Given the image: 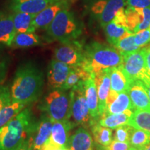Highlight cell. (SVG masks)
Instances as JSON below:
<instances>
[{"label": "cell", "mask_w": 150, "mask_h": 150, "mask_svg": "<svg viewBox=\"0 0 150 150\" xmlns=\"http://www.w3.org/2000/svg\"><path fill=\"white\" fill-rule=\"evenodd\" d=\"M44 83V72L35 63H22L17 69L11 85V102L29 106L36 102L42 95Z\"/></svg>", "instance_id": "6da1fadb"}, {"label": "cell", "mask_w": 150, "mask_h": 150, "mask_svg": "<svg viewBox=\"0 0 150 150\" xmlns=\"http://www.w3.org/2000/svg\"><path fill=\"white\" fill-rule=\"evenodd\" d=\"M35 121L29 107L0 128V150H19L28 142Z\"/></svg>", "instance_id": "7a4b0ae2"}, {"label": "cell", "mask_w": 150, "mask_h": 150, "mask_svg": "<svg viewBox=\"0 0 150 150\" xmlns=\"http://www.w3.org/2000/svg\"><path fill=\"white\" fill-rule=\"evenodd\" d=\"M83 50L81 67L91 74L119 67L123 63V55L114 46L94 41L84 45Z\"/></svg>", "instance_id": "3957f363"}, {"label": "cell", "mask_w": 150, "mask_h": 150, "mask_svg": "<svg viewBox=\"0 0 150 150\" xmlns=\"http://www.w3.org/2000/svg\"><path fill=\"white\" fill-rule=\"evenodd\" d=\"M83 31V26L70 6L60 11L45 29L46 40L61 43L77 40Z\"/></svg>", "instance_id": "277c9868"}, {"label": "cell", "mask_w": 150, "mask_h": 150, "mask_svg": "<svg viewBox=\"0 0 150 150\" xmlns=\"http://www.w3.org/2000/svg\"><path fill=\"white\" fill-rule=\"evenodd\" d=\"M40 108L52 121L67 120L71 118L70 91L54 89L45 97Z\"/></svg>", "instance_id": "5b68a950"}, {"label": "cell", "mask_w": 150, "mask_h": 150, "mask_svg": "<svg viewBox=\"0 0 150 150\" xmlns=\"http://www.w3.org/2000/svg\"><path fill=\"white\" fill-rule=\"evenodd\" d=\"M126 6V0H87L86 12L90 18L104 27L113 20Z\"/></svg>", "instance_id": "8992f818"}, {"label": "cell", "mask_w": 150, "mask_h": 150, "mask_svg": "<svg viewBox=\"0 0 150 150\" xmlns=\"http://www.w3.org/2000/svg\"><path fill=\"white\" fill-rule=\"evenodd\" d=\"M121 67L129 84L136 80L142 81L144 83L150 80V74L146 67L144 48L123 54Z\"/></svg>", "instance_id": "52a82bcc"}, {"label": "cell", "mask_w": 150, "mask_h": 150, "mask_svg": "<svg viewBox=\"0 0 150 150\" xmlns=\"http://www.w3.org/2000/svg\"><path fill=\"white\" fill-rule=\"evenodd\" d=\"M71 118L76 125L91 127L92 120L85 95V83L75 86L70 90Z\"/></svg>", "instance_id": "ba28073f"}, {"label": "cell", "mask_w": 150, "mask_h": 150, "mask_svg": "<svg viewBox=\"0 0 150 150\" xmlns=\"http://www.w3.org/2000/svg\"><path fill=\"white\" fill-rule=\"evenodd\" d=\"M84 45L77 40L62 42L54 50V59L71 67H81L84 61Z\"/></svg>", "instance_id": "9c48e42d"}, {"label": "cell", "mask_w": 150, "mask_h": 150, "mask_svg": "<svg viewBox=\"0 0 150 150\" xmlns=\"http://www.w3.org/2000/svg\"><path fill=\"white\" fill-rule=\"evenodd\" d=\"M53 121L43 112L38 120L33 123L28 144L32 150H40L42 146L50 139Z\"/></svg>", "instance_id": "30bf717a"}, {"label": "cell", "mask_w": 150, "mask_h": 150, "mask_svg": "<svg viewBox=\"0 0 150 150\" xmlns=\"http://www.w3.org/2000/svg\"><path fill=\"white\" fill-rule=\"evenodd\" d=\"M72 67L63 62L53 59L50 63L47 70V83L52 89L62 88L66 81Z\"/></svg>", "instance_id": "8fae6325"}, {"label": "cell", "mask_w": 150, "mask_h": 150, "mask_svg": "<svg viewBox=\"0 0 150 150\" xmlns=\"http://www.w3.org/2000/svg\"><path fill=\"white\" fill-rule=\"evenodd\" d=\"M72 1L73 0H59L35 15L33 20L35 29L45 30L60 11L67 7H70Z\"/></svg>", "instance_id": "7c38bea8"}, {"label": "cell", "mask_w": 150, "mask_h": 150, "mask_svg": "<svg viewBox=\"0 0 150 150\" xmlns=\"http://www.w3.org/2000/svg\"><path fill=\"white\" fill-rule=\"evenodd\" d=\"M59 0H8L11 12H23L37 15L49 6Z\"/></svg>", "instance_id": "4fadbf2b"}, {"label": "cell", "mask_w": 150, "mask_h": 150, "mask_svg": "<svg viewBox=\"0 0 150 150\" xmlns=\"http://www.w3.org/2000/svg\"><path fill=\"white\" fill-rule=\"evenodd\" d=\"M129 97L134 109L150 111V99L144 83L140 80H136L129 84L127 89Z\"/></svg>", "instance_id": "5bb4252c"}, {"label": "cell", "mask_w": 150, "mask_h": 150, "mask_svg": "<svg viewBox=\"0 0 150 150\" xmlns=\"http://www.w3.org/2000/svg\"><path fill=\"white\" fill-rule=\"evenodd\" d=\"M110 70L111 69L103 70L95 75V81L97 88V96H98L99 112L100 117L106 110V99L110 90Z\"/></svg>", "instance_id": "9a60e30c"}, {"label": "cell", "mask_w": 150, "mask_h": 150, "mask_svg": "<svg viewBox=\"0 0 150 150\" xmlns=\"http://www.w3.org/2000/svg\"><path fill=\"white\" fill-rule=\"evenodd\" d=\"M75 126H76V124L70 120L54 121L50 139L56 145L67 147L70 138V131Z\"/></svg>", "instance_id": "2e32d148"}, {"label": "cell", "mask_w": 150, "mask_h": 150, "mask_svg": "<svg viewBox=\"0 0 150 150\" xmlns=\"http://www.w3.org/2000/svg\"><path fill=\"white\" fill-rule=\"evenodd\" d=\"M85 95L92 120V125H93V124L98 122L99 118L100 117L99 112L98 96H97V91L94 74L92 75L91 77L86 81Z\"/></svg>", "instance_id": "e0dca14e"}, {"label": "cell", "mask_w": 150, "mask_h": 150, "mask_svg": "<svg viewBox=\"0 0 150 150\" xmlns=\"http://www.w3.org/2000/svg\"><path fill=\"white\" fill-rule=\"evenodd\" d=\"M67 147L71 150H94L93 137L85 127H79L70 137Z\"/></svg>", "instance_id": "ac0fdd59"}, {"label": "cell", "mask_w": 150, "mask_h": 150, "mask_svg": "<svg viewBox=\"0 0 150 150\" xmlns=\"http://www.w3.org/2000/svg\"><path fill=\"white\" fill-rule=\"evenodd\" d=\"M16 34L11 12L0 10V44L11 47Z\"/></svg>", "instance_id": "d6986e66"}, {"label": "cell", "mask_w": 150, "mask_h": 150, "mask_svg": "<svg viewBox=\"0 0 150 150\" xmlns=\"http://www.w3.org/2000/svg\"><path fill=\"white\" fill-rule=\"evenodd\" d=\"M103 29L107 41L112 46H115L116 43L123 38L134 33L127 27L120 24L115 19L104 25Z\"/></svg>", "instance_id": "ffe728a7"}, {"label": "cell", "mask_w": 150, "mask_h": 150, "mask_svg": "<svg viewBox=\"0 0 150 150\" xmlns=\"http://www.w3.org/2000/svg\"><path fill=\"white\" fill-rule=\"evenodd\" d=\"M134 111L133 110H127L120 113L103 115L98 120V123L103 127L115 129L122 125H128L129 119Z\"/></svg>", "instance_id": "44dd1931"}, {"label": "cell", "mask_w": 150, "mask_h": 150, "mask_svg": "<svg viewBox=\"0 0 150 150\" xmlns=\"http://www.w3.org/2000/svg\"><path fill=\"white\" fill-rule=\"evenodd\" d=\"M16 33L35 32L33 24L35 15L23 12H11Z\"/></svg>", "instance_id": "7402d4cb"}, {"label": "cell", "mask_w": 150, "mask_h": 150, "mask_svg": "<svg viewBox=\"0 0 150 150\" xmlns=\"http://www.w3.org/2000/svg\"><path fill=\"white\" fill-rule=\"evenodd\" d=\"M92 75L82 67H72L62 89L69 91L75 86L83 85Z\"/></svg>", "instance_id": "603a6c76"}, {"label": "cell", "mask_w": 150, "mask_h": 150, "mask_svg": "<svg viewBox=\"0 0 150 150\" xmlns=\"http://www.w3.org/2000/svg\"><path fill=\"white\" fill-rule=\"evenodd\" d=\"M127 110H135L129 94L127 91H125L118 94L115 100L106 107L103 115L120 113Z\"/></svg>", "instance_id": "cb8c5ba5"}, {"label": "cell", "mask_w": 150, "mask_h": 150, "mask_svg": "<svg viewBox=\"0 0 150 150\" xmlns=\"http://www.w3.org/2000/svg\"><path fill=\"white\" fill-rule=\"evenodd\" d=\"M41 45V39L35 32L16 33L11 42L13 48H27Z\"/></svg>", "instance_id": "d4e9b609"}, {"label": "cell", "mask_w": 150, "mask_h": 150, "mask_svg": "<svg viewBox=\"0 0 150 150\" xmlns=\"http://www.w3.org/2000/svg\"><path fill=\"white\" fill-rule=\"evenodd\" d=\"M110 88L117 93L127 91L129 83L122 70L121 65L112 68L110 71Z\"/></svg>", "instance_id": "484cf974"}, {"label": "cell", "mask_w": 150, "mask_h": 150, "mask_svg": "<svg viewBox=\"0 0 150 150\" xmlns=\"http://www.w3.org/2000/svg\"><path fill=\"white\" fill-rule=\"evenodd\" d=\"M128 125L134 129L150 133V111L136 109L129 119Z\"/></svg>", "instance_id": "4316f807"}, {"label": "cell", "mask_w": 150, "mask_h": 150, "mask_svg": "<svg viewBox=\"0 0 150 150\" xmlns=\"http://www.w3.org/2000/svg\"><path fill=\"white\" fill-rule=\"evenodd\" d=\"M94 140L102 147L109 145L112 141V131L111 129L103 127L98 122L93 124L91 126Z\"/></svg>", "instance_id": "83f0119b"}, {"label": "cell", "mask_w": 150, "mask_h": 150, "mask_svg": "<svg viewBox=\"0 0 150 150\" xmlns=\"http://www.w3.org/2000/svg\"><path fill=\"white\" fill-rule=\"evenodd\" d=\"M27 106L26 105L18 102H11L6 105L0 110V128L8 123L13 118Z\"/></svg>", "instance_id": "f1b7e54d"}, {"label": "cell", "mask_w": 150, "mask_h": 150, "mask_svg": "<svg viewBox=\"0 0 150 150\" xmlns=\"http://www.w3.org/2000/svg\"><path fill=\"white\" fill-rule=\"evenodd\" d=\"M150 142V133L147 131L134 129L129 143L131 147L140 149Z\"/></svg>", "instance_id": "f546056e"}, {"label": "cell", "mask_w": 150, "mask_h": 150, "mask_svg": "<svg viewBox=\"0 0 150 150\" xmlns=\"http://www.w3.org/2000/svg\"><path fill=\"white\" fill-rule=\"evenodd\" d=\"M114 47L119 50L122 55L138 51L141 49V47L137 46L135 43V33H131L123 38L120 40L118 41Z\"/></svg>", "instance_id": "4dcf8cb0"}, {"label": "cell", "mask_w": 150, "mask_h": 150, "mask_svg": "<svg viewBox=\"0 0 150 150\" xmlns=\"http://www.w3.org/2000/svg\"><path fill=\"white\" fill-rule=\"evenodd\" d=\"M134 127L129 125H125L115 129L114 133L113 140L117 141L129 142L131 134L134 131Z\"/></svg>", "instance_id": "1f68e13d"}, {"label": "cell", "mask_w": 150, "mask_h": 150, "mask_svg": "<svg viewBox=\"0 0 150 150\" xmlns=\"http://www.w3.org/2000/svg\"><path fill=\"white\" fill-rule=\"evenodd\" d=\"M150 42V29L142 30L135 33V43L139 47H142Z\"/></svg>", "instance_id": "d6a6232c"}, {"label": "cell", "mask_w": 150, "mask_h": 150, "mask_svg": "<svg viewBox=\"0 0 150 150\" xmlns=\"http://www.w3.org/2000/svg\"><path fill=\"white\" fill-rule=\"evenodd\" d=\"M142 18L140 23L134 30V33H136L142 30L147 29L150 26V8L142 9Z\"/></svg>", "instance_id": "836d02e7"}, {"label": "cell", "mask_w": 150, "mask_h": 150, "mask_svg": "<svg viewBox=\"0 0 150 150\" xmlns=\"http://www.w3.org/2000/svg\"><path fill=\"white\" fill-rule=\"evenodd\" d=\"M11 102V89L8 86L0 85V110L6 105Z\"/></svg>", "instance_id": "e575fe53"}, {"label": "cell", "mask_w": 150, "mask_h": 150, "mask_svg": "<svg viewBox=\"0 0 150 150\" xmlns=\"http://www.w3.org/2000/svg\"><path fill=\"white\" fill-rule=\"evenodd\" d=\"M9 67V59L7 56L0 55V85L3 84L6 78Z\"/></svg>", "instance_id": "d590c367"}, {"label": "cell", "mask_w": 150, "mask_h": 150, "mask_svg": "<svg viewBox=\"0 0 150 150\" xmlns=\"http://www.w3.org/2000/svg\"><path fill=\"white\" fill-rule=\"evenodd\" d=\"M103 150H131L132 147L129 142L117 141L113 140L109 145L102 147Z\"/></svg>", "instance_id": "8d00e7d4"}, {"label": "cell", "mask_w": 150, "mask_h": 150, "mask_svg": "<svg viewBox=\"0 0 150 150\" xmlns=\"http://www.w3.org/2000/svg\"><path fill=\"white\" fill-rule=\"evenodd\" d=\"M126 5L135 8H150V0H126Z\"/></svg>", "instance_id": "74e56055"}, {"label": "cell", "mask_w": 150, "mask_h": 150, "mask_svg": "<svg viewBox=\"0 0 150 150\" xmlns=\"http://www.w3.org/2000/svg\"><path fill=\"white\" fill-rule=\"evenodd\" d=\"M118 94L119 93H117V92L113 91V90H110L107 99H106V107H107L108 105H110L112 102H113L115 100V99L117 98L118 96Z\"/></svg>", "instance_id": "f35d334b"}, {"label": "cell", "mask_w": 150, "mask_h": 150, "mask_svg": "<svg viewBox=\"0 0 150 150\" xmlns=\"http://www.w3.org/2000/svg\"><path fill=\"white\" fill-rule=\"evenodd\" d=\"M145 50V64L148 72L150 74V47H144Z\"/></svg>", "instance_id": "ab89813d"}, {"label": "cell", "mask_w": 150, "mask_h": 150, "mask_svg": "<svg viewBox=\"0 0 150 150\" xmlns=\"http://www.w3.org/2000/svg\"><path fill=\"white\" fill-rule=\"evenodd\" d=\"M144 85H145V88H146V90H147V94H148V95H149V97L150 99V80L144 83Z\"/></svg>", "instance_id": "60d3db41"}, {"label": "cell", "mask_w": 150, "mask_h": 150, "mask_svg": "<svg viewBox=\"0 0 150 150\" xmlns=\"http://www.w3.org/2000/svg\"><path fill=\"white\" fill-rule=\"evenodd\" d=\"M19 150H32V149H31V148L29 147V144H28L27 142V144H25L24 146H22V147Z\"/></svg>", "instance_id": "b9f144b4"}, {"label": "cell", "mask_w": 150, "mask_h": 150, "mask_svg": "<svg viewBox=\"0 0 150 150\" xmlns=\"http://www.w3.org/2000/svg\"><path fill=\"white\" fill-rule=\"evenodd\" d=\"M140 149V150H150V142L148 143L147 145L144 146L143 147L140 148V149Z\"/></svg>", "instance_id": "7bdbcfd3"}, {"label": "cell", "mask_w": 150, "mask_h": 150, "mask_svg": "<svg viewBox=\"0 0 150 150\" xmlns=\"http://www.w3.org/2000/svg\"><path fill=\"white\" fill-rule=\"evenodd\" d=\"M60 150H71L70 148H67V147H62Z\"/></svg>", "instance_id": "ee69618b"}, {"label": "cell", "mask_w": 150, "mask_h": 150, "mask_svg": "<svg viewBox=\"0 0 150 150\" xmlns=\"http://www.w3.org/2000/svg\"><path fill=\"white\" fill-rule=\"evenodd\" d=\"M132 150H140V149H136V148H134V147H133Z\"/></svg>", "instance_id": "f6af8a7d"}, {"label": "cell", "mask_w": 150, "mask_h": 150, "mask_svg": "<svg viewBox=\"0 0 150 150\" xmlns=\"http://www.w3.org/2000/svg\"><path fill=\"white\" fill-rule=\"evenodd\" d=\"M132 149H133V147H132ZM132 149H131V150H132Z\"/></svg>", "instance_id": "bcb514c9"}]
</instances>
